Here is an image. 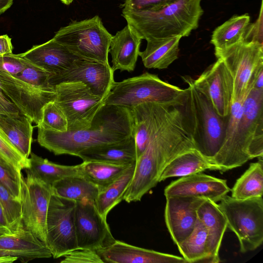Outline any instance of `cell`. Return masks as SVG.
<instances>
[{
  "instance_id": "1",
  "label": "cell",
  "mask_w": 263,
  "mask_h": 263,
  "mask_svg": "<svg viewBox=\"0 0 263 263\" xmlns=\"http://www.w3.org/2000/svg\"><path fill=\"white\" fill-rule=\"evenodd\" d=\"M185 99V96L153 134L144 152L137 160L133 178L123 195V200L126 202L140 201L159 182L170 161L181 153L195 148Z\"/></svg>"
},
{
  "instance_id": "2",
  "label": "cell",
  "mask_w": 263,
  "mask_h": 263,
  "mask_svg": "<svg viewBox=\"0 0 263 263\" xmlns=\"http://www.w3.org/2000/svg\"><path fill=\"white\" fill-rule=\"evenodd\" d=\"M37 142L56 155L77 156L81 151L116 143L134 135L132 109L104 104L86 129L60 132L37 126Z\"/></svg>"
},
{
  "instance_id": "3",
  "label": "cell",
  "mask_w": 263,
  "mask_h": 263,
  "mask_svg": "<svg viewBox=\"0 0 263 263\" xmlns=\"http://www.w3.org/2000/svg\"><path fill=\"white\" fill-rule=\"evenodd\" d=\"M263 156V89L252 88L242 107L233 105L221 147L213 159L220 172Z\"/></svg>"
},
{
  "instance_id": "4",
  "label": "cell",
  "mask_w": 263,
  "mask_h": 263,
  "mask_svg": "<svg viewBox=\"0 0 263 263\" xmlns=\"http://www.w3.org/2000/svg\"><path fill=\"white\" fill-rule=\"evenodd\" d=\"M201 0H176L146 10L122 9L127 23L146 41L188 36L203 13Z\"/></svg>"
},
{
  "instance_id": "5",
  "label": "cell",
  "mask_w": 263,
  "mask_h": 263,
  "mask_svg": "<svg viewBox=\"0 0 263 263\" xmlns=\"http://www.w3.org/2000/svg\"><path fill=\"white\" fill-rule=\"evenodd\" d=\"M184 80L188 84L186 103L195 148L212 162L222 144L229 115L220 116L206 95L195 86L193 79Z\"/></svg>"
},
{
  "instance_id": "6",
  "label": "cell",
  "mask_w": 263,
  "mask_h": 263,
  "mask_svg": "<svg viewBox=\"0 0 263 263\" xmlns=\"http://www.w3.org/2000/svg\"><path fill=\"white\" fill-rule=\"evenodd\" d=\"M112 35L98 15L80 21H72L61 27L53 39L80 59L108 62Z\"/></svg>"
},
{
  "instance_id": "7",
  "label": "cell",
  "mask_w": 263,
  "mask_h": 263,
  "mask_svg": "<svg viewBox=\"0 0 263 263\" xmlns=\"http://www.w3.org/2000/svg\"><path fill=\"white\" fill-rule=\"evenodd\" d=\"M161 80L157 75L144 73L114 83L104 100V104L124 106L129 109L147 102H168L179 99L185 92Z\"/></svg>"
},
{
  "instance_id": "8",
  "label": "cell",
  "mask_w": 263,
  "mask_h": 263,
  "mask_svg": "<svg viewBox=\"0 0 263 263\" xmlns=\"http://www.w3.org/2000/svg\"><path fill=\"white\" fill-rule=\"evenodd\" d=\"M219 201L228 228L239 240L240 252L258 248L263 241L262 197L240 200L226 195Z\"/></svg>"
},
{
  "instance_id": "9",
  "label": "cell",
  "mask_w": 263,
  "mask_h": 263,
  "mask_svg": "<svg viewBox=\"0 0 263 263\" xmlns=\"http://www.w3.org/2000/svg\"><path fill=\"white\" fill-rule=\"evenodd\" d=\"M233 79V102L245 99L252 89L254 79L263 68V44L241 41L223 50L215 51Z\"/></svg>"
},
{
  "instance_id": "10",
  "label": "cell",
  "mask_w": 263,
  "mask_h": 263,
  "mask_svg": "<svg viewBox=\"0 0 263 263\" xmlns=\"http://www.w3.org/2000/svg\"><path fill=\"white\" fill-rule=\"evenodd\" d=\"M54 101L64 113L68 123L67 131L88 128L100 109L104 105L105 98L92 92L81 82H66L54 87Z\"/></svg>"
},
{
  "instance_id": "11",
  "label": "cell",
  "mask_w": 263,
  "mask_h": 263,
  "mask_svg": "<svg viewBox=\"0 0 263 263\" xmlns=\"http://www.w3.org/2000/svg\"><path fill=\"white\" fill-rule=\"evenodd\" d=\"M75 201L52 193L47 215L46 245L58 258L78 249L74 223Z\"/></svg>"
},
{
  "instance_id": "12",
  "label": "cell",
  "mask_w": 263,
  "mask_h": 263,
  "mask_svg": "<svg viewBox=\"0 0 263 263\" xmlns=\"http://www.w3.org/2000/svg\"><path fill=\"white\" fill-rule=\"evenodd\" d=\"M51 186L29 174L22 180V221L24 229L46 243V220Z\"/></svg>"
},
{
  "instance_id": "13",
  "label": "cell",
  "mask_w": 263,
  "mask_h": 263,
  "mask_svg": "<svg viewBox=\"0 0 263 263\" xmlns=\"http://www.w3.org/2000/svg\"><path fill=\"white\" fill-rule=\"evenodd\" d=\"M0 87L20 112L37 125L41 122L44 106L55 98L54 90L35 87L5 71H0Z\"/></svg>"
},
{
  "instance_id": "14",
  "label": "cell",
  "mask_w": 263,
  "mask_h": 263,
  "mask_svg": "<svg viewBox=\"0 0 263 263\" xmlns=\"http://www.w3.org/2000/svg\"><path fill=\"white\" fill-rule=\"evenodd\" d=\"M74 223L78 249L97 251L109 247L116 239L106 218L97 210L93 201H77Z\"/></svg>"
},
{
  "instance_id": "15",
  "label": "cell",
  "mask_w": 263,
  "mask_h": 263,
  "mask_svg": "<svg viewBox=\"0 0 263 263\" xmlns=\"http://www.w3.org/2000/svg\"><path fill=\"white\" fill-rule=\"evenodd\" d=\"M114 71L109 64L79 59L67 70L53 75L50 85L66 82H81L95 95L105 98L115 83Z\"/></svg>"
},
{
  "instance_id": "16",
  "label": "cell",
  "mask_w": 263,
  "mask_h": 263,
  "mask_svg": "<svg viewBox=\"0 0 263 263\" xmlns=\"http://www.w3.org/2000/svg\"><path fill=\"white\" fill-rule=\"evenodd\" d=\"M194 85L209 98L217 112L228 116L233 103L234 83L232 76L223 61L217 60L196 80Z\"/></svg>"
},
{
  "instance_id": "17",
  "label": "cell",
  "mask_w": 263,
  "mask_h": 263,
  "mask_svg": "<svg viewBox=\"0 0 263 263\" xmlns=\"http://www.w3.org/2000/svg\"><path fill=\"white\" fill-rule=\"evenodd\" d=\"M168 102H147L132 109L137 159L146 149L153 134L161 125L185 94Z\"/></svg>"
},
{
  "instance_id": "18",
  "label": "cell",
  "mask_w": 263,
  "mask_h": 263,
  "mask_svg": "<svg viewBox=\"0 0 263 263\" xmlns=\"http://www.w3.org/2000/svg\"><path fill=\"white\" fill-rule=\"evenodd\" d=\"M230 191L226 180L199 172L172 181L165 188L164 195L165 197H190L216 202Z\"/></svg>"
},
{
  "instance_id": "19",
  "label": "cell",
  "mask_w": 263,
  "mask_h": 263,
  "mask_svg": "<svg viewBox=\"0 0 263 263\" xmlns=\"http://www.w3.org/2000/svg\"><path fill=\"white\" fill-rule=\"evenodd\" d=\"M204 200L190 197H166L165 223L177 246L193 232L198 220L197 210Z\"/></svg>"
},
{
  "instance_id": "20",
  "label": "cell",
  "mask_w": 263,
  "mask_h": 263,
  "mask_svg": "<svg viewBox=\"0 0 263 263\" xmlns=\"http://www.w3.org/2000/svg\"><path fill=\"white\" fill-rule=\"evenodd\" d=\"M104 263H187L181 257L128 245L116 240L96 251Z\"/></svg>"
},
{
  "instance_id": "21",
  "label": "cell",
  "mask_w": 263,
  "mask_h": 263,
  "mask_svg": "<svg viewBox=\"0 0 263 263\" xmlns=\"http://www.w3.org/2000/svg\"><path fill=\"white\" fill-rule=\"evenodd\" d=\"M18 55L54 75L68 69L80 59L53 38Z\"/></svg>"
},
{
  "instance_id": "22",
  "label": "cell",
  "mask_w": 263,
  "mask_h": 263,
  "mask_svg": "<svg viewBox=\"0 0 263 263\" xmlns=\"http://www.w3.org/2000/svg\"><path fill=\"white\" fill-rule=\"evenodd\" d=\"M198 218L205 226L207 232V257L204 263L220 262L219 252L227 222L218 204L205 199L197 210Z\"/></svg>"
},
{
  "instance_id": "23",
  "label": "cell",
  "mask_w": 263,
  "mask_h": 263,
  "mask_svg": "<svg viewBox=\"0 0 263 263\" xmlns=\"http://www.w3.org/2000/svg\"><path fill=\"white\" fill-rule=\"evenodd\" d=\"M16 257L22 262L50 258L51 253L45 243L31 232L22 229L16 233L0 237V256Z\"/></svg>"
},
{
  "instance_id": "24",
  "label": "cell",
  "mask_w": 263,
  "mask_h": 263,
  "mask_svg": "<svg viewBox=\"0 0 263 263\" xmlns=\"http://www.w3.org/2000/svg\"><path fill=\"white\" fill-rule=\"evenodd\" d=\"M142 40L128 24L112 36L109 53L114 71L131 72L135 69Z\"/></svg>"
},
{
  "instance_id": "25",
  "label": "cell",
  "mask_w": 263,
  "mask_h": 263,
  "mask_svg": "<svg viewBox=\"0 0 263 263\" xmlns=\"http://www.w3.org/2000/svg\"><path fill=\"white\" fill-rule=\"evenodd\" d=\"M77 157L83 161L130 165L137 161L134 135L121 141L83 150Z\"/></svg>"
},
{
  "instance_id": "26",
  "label": "cell",
  "mask_w": 263,
  "mask_h": 263,
  "mask_svg": "<svg viewBox=\"0 0 263 263\" xmlns=\"http://www.w3.org/2000/svg\"><path fill=\"white\" fill-rule=\"evenodd\" d=\"M32 121L20 112L16 115L0 114V130L13 146L29 158L32 142Z\"/></svg>"
},
{
  "instance_id": "27",
  "label": "cell",
  "mask_w": 263,
  "mask_h": 263,
  "mask_svg": "<svg viewBox=\"0 0 263 263\" xmlns=\"http://www.w3.org/2000/svg\"><path fill=\"white\" fill-rule=\"evenodd\" d=\"M220 171V168L205 158L196 149L193 148L177 155L166 164L159 182L168 178L183 177L205 170Z\"/></svg>"
},
{
  "instance_id": "28",
  "label": "cell",
  "mask_w": 263,
  "mask_h": 263,
  "mask_svg": "<svg viewBox=\"0 0 263 263\" xmlns=\"http://www.w3.org/2000/svg\"><path fill=\"white\" fill-rule=\"evenodd\" d=\"M180 36L147 41L145 49L139 56L146 68L162 69L178 59Z\"/></svg>"
},
{
  "instance_id": "29",
  "label": "cell",
  "mask_w": 263,
  "mask_h": 263,
  "mask_svg": "<svg viewBox=\"0 0 263 263\" xmlns=\"http://www.w3.org/2000/svg\"><path fill=\"white\" fill-rule=\"evenodd\" d=\"M29 167L26 170L27 174L52 185L61 179L70 176L80 175V164L64 165L54 163L31 153Z\"/></svg>"
},
{
  "instance_id": "30",
  "label": "cell",
  "mask_w": 263,
  "mask_h": 263,
  "mask_svg": "<svg viewBox=\"0 0 263 263\" xmlns=\"http://www.w3.org/2000/svg\"><path fill=\"white\" fill-rule=\"evenodd\" d=\"M52 193L77 201H89L95 202L99 189L82 176H67L54 182L52 185Z\"/></svg>"
},
{
  "instance_id": "31",
  "label": "cell",
  "mask_w": 263,
  "mask_h": 263,
  "mask_svg": "<svg viewBox=\"0 0 263 263\" xmlns=\"http://www.w3.org/2000/svg\"><path fill=\"white\" fill-rule=\"evenodd\" d=\"M250 22V16L248 14L234 15L216 28L211 39L215 51L223 50L242 41Z\"/></svg>"
},
{
  "instance_id": "32",
  "label": "cell",
  "mask_w": 263,
  "mask_h": 263,
  "mask_svg": "<svg viewBox=\"0 0 263 263\" xmlns=\"http://www.w3.org/2000/svg\"><path fill=\"white\" fill-rule=\"evenodd\" d=\"M131 165L83 161L80 164V176L97 186L100 192L119 179Z\"/></svg>"
},
{
  "instance_id": "33",
  "label": "cell",
  "mask_w": 263,
  "mask_h": 263,
  "mask_svg": "<svg viewBox=\"0 0 263 263\" xmlns=\"http://www.w3.org/2000/svg\"><path fill=\"white\" fill-rule=\"evenodd\" d=\"M231 197L240 200L261 197L263 193L262 157L250 163L249 168L236 181Z\"/></svg>"
},
{
  "instance_id": "34",
  "label": "cell",
  "mask_w": 263,
  "mask_h": 263,
  "mask_svg": "<svg viewBox=\"0 0 263 263\" xmlns=\"http://www.w3.org/2000/svg\"><path fill=\"white\" fill-rule=\"evenodd\" d=\"M136 164L132 165L116 181L99 192L95 201L99 213L105 218L109 212L122 200L134 175Z\"/></svg>"
},
{
  "instance_id": "35",
  "label": "cell",
  "mask_w": 263,
  "mask_h": 263,
  "mask_svg": "<svg viewBox=\"0 0 263 263\" xmlns=\"http://www.w3.org/2000/svg\"><path fill=\"white\" fill-rule=\"evenodd\" d=\"M206 239V228L198 218L192 233L177 246L180 254L187 263H204L207 257Z\"/></svg>"
},
{
  "instance_id": "36",
  "label": "cell",
  "mask_w": 263,
  "mask_h": 263,
  "mask_svg": "<svg viewBox=\"0 0 263 263\" xmlns=\"http://www.w3.org/2000/svg\"><path fill=\"white\" fill-rule=\"evenodd\" d=\"M0 203L7 227L13 234L24 229L22 221V203L0 183Z\"/></svg>"
},
{
  "instance_id": "37",
  "label": "cell",
  "mask_w": 263,
  "mask_h": 263,
  "mask_svg": "<svg viewBox=\"0 0 263 263\" xmlns=\"http://www.w3.org/2000/svg\"><path fill=\"white\" fill-rule=\"evenodd\" d=\"M23 177L21 170L0 157V183L20 201Z\"/></svg>"
},
{
  "instance_id": "38",
  "label": "cell",
  "mask_w": 263,
  "mask_h": 263,
  "mask_svg": "<svg viewBox=\"0 0 263 263\" xmlns=\"http://www.w3.org/2000/svg\"><path fill=\"white\" fill-rule=\"evenodd\" d=\"M37 126L60 132H65L68 130L66 117L62 109L54 101L47 103L44 106L41 122Z\"/></svg>"
},
{
  "instance_id": "39",
  "label": "cell",
  "mask_w": 263,
  "mask_h": 263,
  "mask_svg": "<svg viewBox=\"0 0 263 263\" xmlns=\"http://www.w3.org/2000/svg\"><path fill=\"white\" fill-rule=\"evenodd\" d=\"M53 75L29 62V64L21 72L14 76L35 87L54 90V87L49 83V80Z\"/></svg>"
},
{
  "instance_id": "40",
  "label": "cell",
  "mask_w": 263,
  "mask_h": 263,
  "mask_svg": "<svg viewBox=\"0 0 263 263\" xmlns=\"http://www.w3.org/2000/svg\"><path fill=\"white\" fill-rule=\"evenodd\" d=\"M0 157L21 171L29 167V159L24 157L1 130Z\"/></svg>"
},
{
  "instance_id": "41",
  "label": "cell",
  "mask_w": 263,
  "mask_h": 263,
  "mask_svg": "<svg viewBox=\"0 0 263 263\" xmlns=\"http://www.w3.org/2000/svg\"><path fill=\"white\" fill-rule=\"evenodd\" d=\"M62 263H104L95 250L77 249L64 256Z\"/></svg>"
},
{
  "instance_id": "42",
  "label": "cell",
  "mask_w": 263,
  "mask_h": 263,
  "mask_svg": "<svg viewBox=\"0 0 263 263\" xmlns=\"http://www.w3.org/2000/svg\"><path fill=\"white\" fill-rule=\"evenodd\" d=\"M29 63L28 61L20 57L18 54L12 53L4 55L0 54V71L16 75L21 72Z\"/></svg>"
},
{
  "instance_id": "43",
  "label": "cell",
  "mask_w": 263,
  "mask_h": 263,
  "mask_svg": "<svg viewBox=\"0 0 263 263\" xmlns=\"http://www.w3.org/2000/svg\"><path fill=\"white\" fill-rule=\"evenodd\" d=\"M262 0L261 2L259 14L257 19L253 23H249L243 36L242 41L246 42L262 43Z\"/></svg>"
},
{
  "instance_id": "44",
  "label": "cell",
  "mask_w": 263,
  "mask_h": 263,
  "mask_svg": "<svg viewBox=\"0 0 263 263\" xmlns=\"http://www.w3.org/2000/svg\"><path fill=\"white\" fill-rule=\"evenodd\" d=\"M176 0H124L122 9L146 10L160 7Z\"/></svg>"
},
{
  "instance_id": "45",
  "label": "cell",
  "mask_w": 263,
  "mask_h": 263,
  "mask_svg": "<svg viewBox=\"0 0 263 263\" xmlns=\"http://www.w3.org/2000/svg\"><path fill=\"white\" fill-rule=\"evenodd\" d=\"M20 112L15 105L0 92V114L16 115Z\"/></svg>"
},
{
  "instance_id": "46",
  "label": "cell",
  "mask_w": 263,
  "mask_h": 263,
  "mask_svg": "<svg viewBox=\"0 0 263 263\" xmlns=\"http://www.w3.org/2000/svg\"><path fill=\"white\" fill-rule=\"evenodd\" d=\"M13 48L11 39L7 34L0 35V54L12 53Z\"/></svg>"
},
{
  "instance_id": "47",
  "label": "cell",
  "mask_w": 263,
  "mask_h": 263,
  "mask_svg": "<svg viewBox=\"0 0 263 263\" xmlns=\"http://www.w3.org/2000/svg\"><path fill=\"white\" fill-rule=\"evenodd\" d=\"M252 88L255 89H263V68L258 71L255 76Z\"/></svg>"
},
{
  "instance_id": "48",
  "label": "cell",
  "mask_w": 263,
  "mask_h": 263,
  "mask_svg": "<svg viewBox=\"0 0 263 263\" xmlns=\"http://www.w3.org/2000/svg\"><path fill=\"white\" fill-rule=\"evenodd\" d=\"M13 0H0V15L4 13L13 4Z\"/></svg>"
},
{
  "instance_id": "49",
  "label": "cell",
  "mask_w": 263,
  "mask_h": 263,
  "mask_svg": "<svg viewBox=\"0 0 263 263\" xmlns=\"http://www.w3.org/2000/svg\"><path fill=\"white\" fill-rule=\"evenodd\" d=\"M17 258L16 257L9 256H0V263H11L16 260Z\"/></svg>"
},
{
  "instance_id": "50",
  "label": "cell",
  "mask_w": 263,
  "mask_h": 263,
  "mask_svg": "<svg viewBox=\"0 0 263 263\" xmlns=\"http://www.w3.org/2000/svg\"><path fill=\"white\" fill-rule=\"evenodd\" d=\"M12 234L10 230L7 226H0V237Z\"/></svg>"
},
{
  "instance_id": "51",
  "label": "cell",
  "mask_w": 263,
  "mask_h": 263,
  "mask_svg": "<svg viewBox=\"0 0 263 263\" xmlns=\"http://www.w3.org/2000/svg\"><path fill=\"white\" fill-rule=\"evenodd\" d=\"M0 226H4L7 227V222L4 215L3 208L0 203Z\"/></svg>"
},
{
  "instance_id": "52",
  "label": "cell",
  "mask_w": 263,
  "mask_h": 263,
  "mask_svg": "<svg viewBox=\"0 0 263 263\" xmlns=\"http://www.w3.org/2000/svg\"><path fill=\"white\" fill-rule=\"evenodd\" d=\"M63 4L66 5H70L73 0H60Z\"/></svg>"
}]
</instances>
